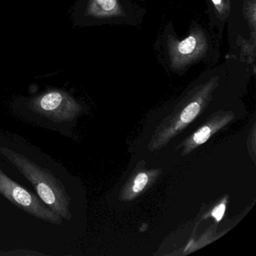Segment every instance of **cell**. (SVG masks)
Here are the masks:
<instances>
[{"mask_svg": "<svg viewBox=\"0 0 256 256\" xmlns=\"http://www.w3.org/2000/svg\"><path fill=\"white\" fill-rule=\"evenodd\" d=\"M146 11L136 0H76L71 12L74 28L140 26Z\"/></svg>", "mask_w": 256, "mask_h": 256, "instance_id": "2", "label": "cell"}, {"mask_svg": "<svg viewBox=\"0 0 256 256\" xmlns=\"http://www.w3.org/2000/svg\"><path fill=\"white\" fill-rule=\"evenodd\" d=\"M28 108L32 112L54 122L73 120L80 112L78 102L68 92L61 90H48L28 100Z\"/></svg>", "mask_w": 256, "mask_h": 256, "instance_id": "4", "label": "cell"}, {"mask_svg": "<svg viewBox=\"0 0 256 256\" xmlns=\"http://www.w3.org/2000/svg\"><path fill=\"white\" fill-rule=\"evenodd\" d=\"M200 106L198 102H192L186 106L181 114L180 120L184 124H188L194 119L200 112Z\"/></svg>", "mask_w": 256, "mask_h": 256, "instance_id": "9", "label": "cell"}, {"mask_svg": "<svg viewBox=\"0 0 256 256\" xmlns=\"http://www.w3.org/2000/svg\"><path fill=\"white\" fill-rule=\"evenodd\" d=\"M0 194L19 209L47 222L61 224L62 218L50 210L40 198L7 176L0 168Z\"/></svg>", "mask_w": 256, "mask_h": 256, "instance_id": "5", "label": "cell"}, {"mask_svg": "<svg viewBox=\"0 0 256 256\" xmlns=\"http://www.w3.org/2000/svg\"><path fill=\"white\" fill-rule=\"evenodd\" d=\"M208 7L209 26L220 38L232 13V0H204Z\"/></svg>", "mask_w": 256, "mask_h": 256, "instance_id": "6", "label": "cell"}, {"mask_svg": "<svg viewBox=\"0 0 256 256\" xmlns=\"http://www.w3.org/2000/svg\"><path fill=\"white\" fill-rule=\"evenodd\" d=\"M224 210H226V205L224 203L217 206L214 208V210L211 212V216L216 220L217 222H220L224 215Z\"/></svg>", "mask_w": 256, "mask_h": 256, "instance_id": "12", "label": "cell"}, {"mask_svg": "<svg viewBox=\"0 0 256 256\" xmlns=\"http://www.w3.org/2000/svg\"><path fill=\"white\" fill-rule=\"evenodd\" d=\"M210 134V130L208 126L203 127L200 128L197 133L194 136V142L197 144L204 143L209 138Z\"/></svg>", "mask_w": 256, "mask_h": 256, "instance_id": "10", "label": "cell"}, {"mask_svg": "<svg viewBox=\"0 0 256 256\" xmlns=\"http://www.w3.org/2000/svg\"><path fill=\"white\" fill-rule=\"evenodd\" d=\"M220 40L216 32L196 20L192 22L185 36L180 37L173 22L169 20L162 29L154 48L164 70L184 74L198 64L215 65L221 56Z\"/></svg>", "mask_w": 256, "mask_h": 256, "instance_id": "1", "label": "cell"}, {"mask_svg": "<svg viewBox=\"0 0 256 256\" xmlns=\"http://www.w3.org/2000/svg\"><path fill=\"white\" fill-rule=\"evenodd\" d=\"M0 154L12 163L19 172L32 184L40 198L62 218L70 220V198L62 182L48 169L12 150L0 148Z\"/></svg>", "mask_w": 256, "mask_h": 256, "instance_id": "3", "label": "cell"}, {"mask_svg": "<svg viewBox=\"0 0 256 256\" xmlns=\"http://www.w3.org/2000/svg\"><path fill=\"white\" fill-rule=\"evenodd\" d=\"M236 46L240 48L238 61L244 62L252 68L253 73H256V40L246 38L239 35L236 41Z\"/></svg>", "mask_w": 256, "mask_h": 256, "instance_id": "7", "label": "cell"}, {"mask_svg": "<svg viewBox=\"0 0 256 256\" xmlns=\"http://www.w3.org/2000/svg\"><path fill=\"white\" fill-rule=\"evenodd\" d=\"M242 10L250 30V38L256 40V0H244Z\"/></svg>", "mask_w": 256, "mask_h": 256, "instance_id": "8", "label": "cell"}, {"mask_svg": "<svg viewBox=\"0 0 256 256\" xmlns=\"http://www.w3.org/2000/svg\"><path fill=\"white\" fill-rule=\"evenodd\" d=\"M148 182V176L146 174L140 173L138 175L134 180V186H133V191L138 192L142 191L145 186L146 185Z\"/></svg>", "mask_w": 256, "mask_h": 256, "instance_id": "11", "label": "cell"}]
</instances>
